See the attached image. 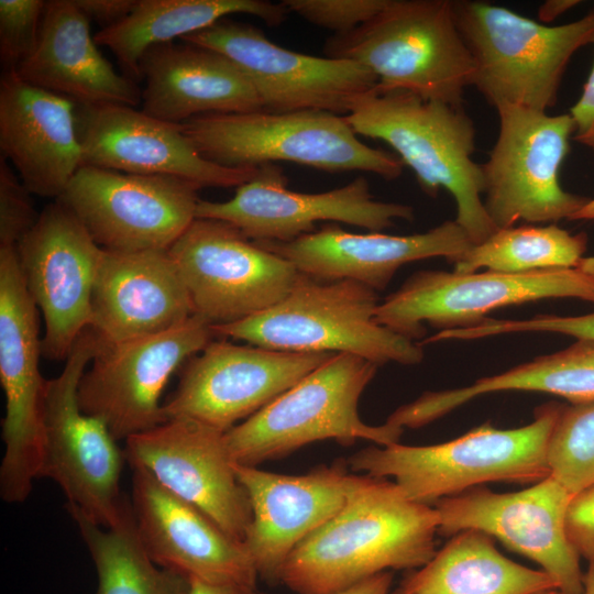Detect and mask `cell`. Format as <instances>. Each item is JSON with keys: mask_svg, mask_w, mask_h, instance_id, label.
Returning a JSON list of instances; mask_svg holds the SVG:
<instances>
[{"mask_svg": "<svg viewBox=\"0 0 594 594\" xmlns=\"http://www.w3.org/2000/svg\"><path fill=\"white\" fill-rule=\"evenodd\" d=\"M439 516L386 477L359 475L342 509L304 539L279 583L297 594H333L377 573L413 570L436 553Z\"/></svg>", "mask_w": 594, "mask_h": 594, "instance_id": "6da1fadb", "label": "cell"}, {"mask_svg": "<svg viewBox=\"0 0 594 594\" xmlns=\"http://www.w3.org/2000/svg\"><path fill=\"white\" fill-rule=\"evenodd\" d=\"M345 117L358 135L387 143L427 195L449 191L457 207L454 221L473 244L497 230L484 207L483 172L472 158L476 130L463 105L376 89Z\"/></svg>", "mask_w": 594, "mask_h": 594, "instance_id": "7a4b0ae2", "label": "cell"}, {"mask_svg": "<svg viewBox=\"0 0 594 594\" xmlns=\"http://www.w3.org/2000/svg\"><path fill=\"white\" fill-rule=\"evenodd\" d=\"M561 407L550 402L526 426L498 429L486 422L439 444L371 446L351 455L348 468L391 476L410 499L427 505L490 482L537 483L550 475L548 443Z\"/></svg>", "mask_w": 594, "mask_h": 594, "instance_id": "3957f363", "label": "cell"}, {"mask_svg": "<svg viewBox=\"0 0 594 594\" xmlns=\"http://www.w3.org/2000/svg\"><path fill=\"white\" fill-rule=\"evenodd\" d=\"M328 57L367 68L378 90H405L462 105L474 63L455 24L452 0H389L369 22L333 35Z\"/></svg>", "mask_w": 594, "mask_h": 594, "instance_id": "277c9868", "label": "cell"}, {"mask_svg": "<svg viewBox=\"0 0 594 594\" xmlns=\"http://www.w3.org/2000/svg\"><path fill=\"white\" fill-rule=\"evenodd\" d=\"M376 292L350 279L322 280L300 273L289 293L248 319L216 324V336L297 353H349L376 365H415L424 351L375 320Z\"/></svg>", "mask_w": 594, "mask_h": 594, "instance_id": "5b68a950", "label": "cell"}, {"mask_svg": "<svg viewBox=\"0 0 594 594\" xmlns=\"http://www.w3.org/2000/svg\"><path fill=\"white\" fill-rule=\"evenodd\" d=\"M452 8L474 63L473 86L495 108L546 112L557 103L571 57L594 43V11L549 26L487 1L452 0Z\"/></svg>", "mask_w": 594, "mask_h": 594, "instance_id": "8992f818", "label": "cell"}, {"mask_svg": "<svg viewBox=\"0 0 594 594\" xmlns=\"http://www.w3.org/2000/svg\"><path fill=\"white\" fill-rule=\"evenodd\" d=\"M378 365L363 358L337 353L271 404L224 432L235 464H257L289 455L321 440L352 446L371 440L397 443L404 429L385 422L365 424L359 415L360 397Z\"/></svg>", "mask_w": 594, "mask_h": 594, "instance_id": "52a82bcc", "label": "cell"}, {"mask_svg": "<svg viewBox=\"0 0 594 594\" xmlns=\"http://www.w3.org/2000/svg\"><path fill=\"white\" fill-rule=\"evenodd\" d=\"M182 127L204 157L224 167L290 162L328 173L367 172L388 180L403 172L398 157L366 145L345 116L329 111L207 114Z\"/></svg>", "mask_w": 594, "mask_h": 594, "instance_id": "ba28073f", "label": "cell"}, {"mask_svg": "<svg viewBox=\"0 0 594 594\" xmlns=\"http://www.w3.org/2000/svg\"><path fill=\"white\" fill-rule=\"evenodd\" d=\"M97 349L98 338L88 328L61 374L46 381L40 477L58 484L69 514L110 528L122 519L131 501L120 490L123 450L103 421L85 414L78 403L79 382Z\"/></svg>", "mask_w": 594, "mask_h": 594, "instance_id": "9c48e42d", "label": "cell"}, {"mask_svg": "<svg viewBox=\"0 0 594 594\" xmlns=\"http://www.w3.org/2000/svg\"><path fill=\"white\" fill-rule=\"evenodd\" d=\"M499 129L488 160L481 164L484 207L497 229L528 223H556L571 218L588 197L564 190L560 167L576 124L570 113L514 105L495 108Z\"/></svg>", "mask_w": 594, "mask_h": 594, "instance_id": "30bf717a", "label": "cell"}, {"mask_svg": "<svg viewBox=\"0 0 594 594\" xmlns=\"http://www.w3.org/2000/svg\"><path fill=\"white\" fill-rule=\"evenodd\" d=\"M37 307L20 268L16 246L0 245V381L6 398L4 453L0 496L24 502L40 477L43 457V398Z\"/></svg>", "mask_w": 594, "mask_h": 594, "instance_id": "8fae6325", "label": "cell"}, {"mask_svg": "<svg viewBox=\"0 0 594 594\" xmlns=\"http://www.w3.org/2000/svg\"><path fill=\"white\" fill-rule=\"evenodd\" d=\"M548 298L594 302V287L578 268L522 274L420 271L378 304L375 320L415 341L426 334L425 323L440 331L470 328L494 309Z\"/></svg>", "mask_w": 594, "mask_h": 594, "instance_id": "7c38bea8", "label": "cell"}, {"mask_svg": "<svg viewBox=\"0 0 594 594\" xmlns=\"http://www.w3.org/2000/svg\"><path fill=\"white\" fill-rule=\"evenodd\" d=\"M195 315L212 326L241 321L279 302L300 272L233 224L196 218L168 250Z\"/></svg>", "mask_w": 594, "mask_h": 594, "instance_id": "4fadbf2b", "label": "cell"}, {"mask_svg": "<svg viewBox=\"0 0 594 594\" xmlns=\"http://www.w3.org/2000/svg\"><path fill=\"white\" fill-rule=\"evenodd\" d=\"M215 337L212 324L194 315L157 334L119 343L98 339L79 382L81 410L103 421L117 441L160 426L166 421L161 395L168 380Z\"/></svg>", "mask_w": 594, "mask_h": 594, "instance_id": "5bb4252c", "label": "cell"}, {"mask_svg": "<svg viewBox=\"0 0 594 594\" xmlns=\"http://www.w3.org/2000/svg\"><path fill=\"white\" fill-rule=\"evenodd\" d=\"M182 40L228 57L253 84L263 109L272 112L349 114L378 86L359 63L293 52L273 43L258 28L227 18Z\"/></svg>", "mask_w": 594, "mask_h": 594, "instance_id": "9a60e30c", "label": "cell"}, {"mask_svg": "<svg viewBox=\"0 0 594 594\" xmlns=\"http://www.w3.org/2000/svg\"><path fill=\"white\" fill-rule=\"evenodd\" d=\"M187 180L82 165L58 198L106 251L169 250L196 219Z\"/></svg>", "mask_w": 594, "mask_h": 594, "instance_id": "2e32d148", "label": "cell"}, {"mask_svg": "<svg viewBox=\"0 0 594 594\" xmlns=\"http://www.w3.org/2000/svg\"><path fill=\"white\" fill-rule=\"evenodd\" d=\"M337 353H297L211 340L190 358L163 404L166 418L193 419L227 432Z\"/></svg>", "mask_w": 594, "mask_h": 594, "instance_id": "e0dca14e", "label": "cell"}, {"mask_svg": "<svg viewBox=\"0 0 594 594\" xmlns=\"http://www.w3.org/2000/svg\"><path fill=\"white\" fill-rule=\"evenodd\" d=\"M572 497L551 475L518 492L495 493L476 486L433 504L438 535L481 530L537 562L564 594H582L581 557L566 532Z\"/></svg>", "mask_w": 594, "mask_h": 594, "instance_id": "ac0fdd59", "label": "cell"}, {"mask_svg": "<svg viewBox=\"0 0 594 594\" xmlns=\"http://www.w3.org/2000/svg\"><path fill=\"white\" fill-rule=\"evenodd\" d=\"M226 201H199L196 218L229 222L256 242H290L315 231L320 221L341 222L380 232L395 220L411 221L409 205L375 200L365 177L323 193H299L287 187L277 164L256 168Z\"/></svg>", "mask_w": 594, "mask_h": 594, "instance_id": "d6986e66", "label": "cell"}, {"mask_svg": "<svg viewBox=\"0 0 594 594\" xmlns=\"http://www.w3.org/2000/svg\"><path fill=\"white\" fill-rule=\"evenodd\" d=\"M26 288L44 319L42 354L66 360L90 327L103 250L61 200L47 205L16 245Z\"/></svg>", "mask_w": 594, "mask_h": 594, "instance_id": "ffe728a7", "label": "cell"}, {"mask_svg": "<svg viewBox=\"0 0 594 594\" xmlns=\"http://www.w3.org/2000/svg\"><path fill=\"white\" fill-rule=\"evenodd\" d=\"M123 452L131 469L146 471L243 542L252 507L224 432L193 419L173 418L128 438Z\"/></svg>", "mask_w": 594, "mask_h": 594, "instance_id": "44dd1931", "label": "cell"}, {"mask_svg": "<svg viewBox=\"0 0 594 594\" xmlns=\"http://www.w3.org/2000/svg\"><path fill=\"white\" fill-rule=\"evenodd\" d=\"M82 165L138 175L170 176L202 187H239L257 167L230 168L201 155L182 124L134 107L77 105Z\"/></svg>", "mask_w": 594, "mask_h": 594, "instance_id": "7402d4cb", "label": "cell"}, {"mask_svg": "<svg viewBox=\"0 0 594 594\" xmlns=\"http://www.w3.org/2000/svg\"><path fill=\"white\" fill-rule=\"evenodd\" d=\"M337 460L301 475L274 473L234 464L252 507L243 544L258 579L279 583L282 568L293 550L345 505L359 475Z\"/></svg>", "mask_w": 594, "mask_h": 594, "instance_id": "603a6c76", "label": "cell"}, {"mask_svg": "<svg viewBox=\"0 0 594 594\" xmlns=\"http://www.w3.org/2000/svg\"><path fill=\"white\" fill-rule=\"evenodd\" d=\"M132 470L136 530L158 566L207 583L256 587L258 575L243 542L146 471Z\"/></svg>", "mask_w": 594, "mask_h": 594, "instance_id": "cb8c5ba5", "label": "cell"}, {"mask_svg": "<svg viewBox=\"0 0 594 594\" xmlns=\"http://www.w3.org/2000/svg\"><path fill=\"white\" fill-rule=\"evenodd\" d=\"M258 243L302 274L322 280L350 279L375 292L385 289L407 263L437 256L454 263L473 245L454 220L408 235L352 233L331 223L290 242Z\"/></svg>", "mask_w": 594, "mask_h": 594, "instance_id": "d4e9b609", "label": "cell"}, {"mask_svg": "<svg viewBox=\"0 0 594 594\" xmlns=\"http://www.w3.org/2000/svg\"><path fill=\"white\" fill-rule=\"evenodd\" d=\"M194 315L188 289L168 250H103L89 327L101 342L165 332Z\"/></svg>", "mask_w": 594, "mask_h": 594, "instance_id": "484cf974", "label": "cell"}, {"mask_svg": "<svg viewBox=\"0 0 594 594\" xmlns=\"http://www.w3.org/2000/svg\"><path fill=\"white\" fill-rule=\"evenodd\" d=\"M76 108L14 72L1 76V155L34 195L58 199L82 166Z\"/></svg>", "mask_w": 594, "mask_h": 594, "instance_id": "4316f807", "label": "cell"}, {"mask_svg": "<svg viewBox=\"0 0 594 594\" xmlns=\"http://www.w3.org/2000/svg\"><path fill=\"white\" fill-rule=\"evenodd\" d=\"M142 111L182 124L207 114L264 110L253 84L228 57L191 43L148 48L141 58Z\"/></svg>", "mask_w": 594, "mask_h": 594, "instance_id": "83f0119b", "label": "cell"}, {"mask_svg": "<svg viewBox=\"0 0 594 594\" xmlns=\"http://www.w3.org/2000/svg\"><path fill=\"white\" fill-rule=\"evenodd\" d=\"M97 45L90 20L75 0L45 1L37 44L14 73L76 105L135 107L142 91L114 70Z\"/></svg>", "mask_w": 594, "mask_h": 594, "instance_id": "f1b7e54d", "label": "cell"}, {"mask_svg": "<svg viewBox=\"0 0 594 594\" xmlns=\"http://www.w3.org/2000/svg\"><path fill=\"white\" fill-rule=\"evenodd\" d=\"M504 391L547 393L570 404L594 400V341L576 340L563 350L479 378L465 387L424 393L403 406L402 417L409 428H419L477 396Z\"/></svg>", "mask_w": 594, "mask_h": 594, "instance_id": "f546056e", "label": "cell"}, {"mask_svg": "<svg viewBox=\"0 0 594 594\" xmlns=\"http://www.w3.org/2000/svg\"><path fill=\"white\" fill-rule=\"evenodd\" d=\"M400 587L408 594H536L557 585L543 570L503 556L490 535L465 529L450 537Z\"/></svg>", "mask_w": 594, "mask_h": 594, "instance_id": "4dcf8cb0", "label": "cell"}, {"mask_svg": "<svg viewBox=\"0 0 594 594\" xmlns=\"http://www.w3.org/2000/svg\"><path fill=\"white\" fill-rule=\"evenodd\" d=\"M237 13L277 25L289 12L282 2L263 0H138L125 19L94 37L111 50L128 73L139 77L141 58L148 48L182 40Z\"/></svg>", "mask_w": 594, "mask_h": 594, "instance_id": "1f68e13d", "label": "cell"}, {"mask_svg": "<svg viewBox=\"0 0 594 594\" xmlns=\"http://www.w3.org/2000/svg\"><path fill=\"white\" fill-rule=\"evenodd\" d=\"M94 561V594H189V578L158 566L139 537L132 506L113 527L70 514Z\"/></svg>", "mask_w": 594, "mask_h": 594, "instance_id": "d6a6232c", "label": "cell"}, {"mask_svg": "<svg viewBox=\"0 0 594 594\" xmlns=\"http://www.w3.org/2000/svg\"><path fill=\"white\" fill-rule=\"evenodd\" d=\"M585 232L573 234L556 223L497 229L473 244L457 262L454 272L477 270L522 274L552 268H576L587 249Z\"/></svg>", "mask_w": 594, "mask_h": 594, "instance_id": "836d02e7", "label": "cell"}, {"mask_svg": "<svg viewBox=\"0 0 594 594\" xmlns=\"http://www.w3.org/2000/svg\"><path fill=\"white\" fill-rule=\"evenodd\" d=\"M547 458L550 475L572 495L594 486V400L562 404Z\"/></svg>", "mask_w": 594, "mask_h": 594, "instance_id": "e575fe53", "label": "cell"}, {"mask_svg": "<svg viewBox=\"0 0 594 594\" xmlns=\"http://www.w3.org/2000/svg\"><path fill=\"white\" fill-rule=\"evenodd\" d=\"M45 1L0 0V59L3 73L15 72L32 54L40 35Z\"/></svg>", "mask_w": 594, "mask_h": 594, "instance_id": "d590c367", "label": "cell"}, {"mask_svg": "<svg viewBox=\"0 0 594 594\" xmlns=\"http://www.w3.org/2000/svg\"><path fill=\"white\" fill-rule=\"evenodd\" d=\"M389 0H284L288 12L334 32L355 30L378 14Z\"/></svg>", "mask_w": 594, "mask_h": 594, "instance_id": "8d00e7d4", "label": "cell"}, {"mask_svg": "<svg viewBox=\"0 0 594 594\" xmlns=\"http://www.w3.org/2000/svg\"><path fill=\"white\" fill-rule=\"evenodd\" d=\"M32 193L0 156V245L16 246L34 227L40 215L34 208Z\"/></svg>", "mask_w": 594, "mask_h": 594, "instance_id": "74e56055", "label": "cell"}, {"mask_svg": "<svg viewBox=\"0 0 594 594\" xmlns=\"http://www.w3.org/2000/svg\"><path fill=\"white\" fill-rule=\"evenodd\" d=\"M517 332H553L576 340L594 341V310L581 316L538 315L524 320H499L488 317L480 324L463 330L462 336L465 340H475Z\"/></svg>", "mask_w": 594, "mask_h": 594, "instance_id": "f35d334b", "label": "cell"}, {"mask_svg": "<svg viewBox=\"0 0 594 594\" xmlns=\"http://www.w3.org/2000/svg\"><path fill=\"white\" fill-rule=\"evenodd\" d=\"M566 532L579 556L594 561V486L573 495L566 513Z\"/></svg>", "mask_w": 594, "mask_h": 594, "instance_id": "ab89813d", "label": "cell"}, {"mask_svg": "<svg viewBox=\"0 0 594 594\" xmlns=\"http://www.w3.org/2000/svg\"><path fill=\"white\" fill-rule=\"evenodd\" d=\"M75 3L90 21L101 24L103 30L125 19L138 0H75Z\"/></svg>", "mask_w": 594, "mask_h": 594, "instance_id": "60d3db41", "label": "cell"}, {"mask_svg": "<svg viewBox=\"0 0 594 594\" xmlns=\"http://www.w3.org/2000/svg\"><path fill=\"white\" fill-rule=\"evenodd\" d=\"M570 114L576 124L574 136L584 134L594 127V64L583 87V92L570 109Z\"/></svg>", "mask_w": 594, "mask_h": 594, "instance_id": "b9f144b4", "label": "cell"}, {"mask_svg": "<svg viewBox=\"0 0 594 594\" xmlns=\"http://www.w3.org/2000/svg\"><path fill=\"white\" fill-rule=\"evenodd\" d=\"M392 582L393 573L384 571L333 594H391Z\"/></svg>", "mask_w": 594, "mask_h": 594, "instance_id": "7bdbcfd3", "label": "cell"}, {"mask_svg": "<svg viewBox=\"0 0 594 594\" xmlns=\"http://www.w3.org/2000/svg\"><path fill=\"white\" fill-rule=\"evenodd\" d=\"M189 594H260L256 587L243 584H213L189 578Z\"/></svg>", "mask_w": 594, "mask_h": 594, "instance_id": "ee69618b", "label": "cell"}, {"mask_svg": "<svg viewBox=\"0 0 594 594\" xmlns=\"http://www.w3.org/2000/svg\"><path fill=\"white\" fill-rule=\"evenodd\" d=\"M580 3L579 0H548L540 6L538 18L543 24L550 23Z\"/></svg>", "mask_w": 594, "mask_h": 594, "instance_id": "f6af8a7d", "label": "cell"}, {"mask_svg": "<svg viewBox=\"0 0 594 594\" xmlns=\"http://www.w3.org/2000/svg\"><path fill=\"white\" fill-rule=\"evenodd\" d=\"M594 287V255L584 256L576 267Z\"/></svg>", "mask_w": 594, "mask_h": 594, "instance_id": "bcb514c9", "label": "cell"}, {"mask_svg": "<svg viewBox=\"0 0 594 594\" xmlns=\"http://www.w3.org/2000/svg\"><path fill=\"white\" fill-rule=\"evenodd\" d=\"M594 594V561L588 562V568L583 573V593Z\"/></svg>", "mask_w": 594, "mask_h": 594, "instance_id": "7dc6e473", "label": "cell"}, {"mask_svg": "<svg viewBox=\"0 0 594 594\" xmlns=\"http://www.w3.org/2000/svg\"><path fill=\"white\" fill-rule=\"evenodd\" d=\"M571 220H591L594 221V198H590L587 204L581 208Z\"/></svg>", "mask_w": 594, "mask_h": 594, "instance_id": "c3c4849f", "label": "cell"}, {"mask_svg": "<svg viewBox=\"0 0 594 594\" xmlns=\"http://www.w3.org/2000/svg\"><path fill=\"white\" fill-rule=\"evenodd\" d=\"M576 142L590 147L594 152V127L584 134L573 138Z\"/></svg>", "mask_w": 594, "mask_h": 594, "instance_id": "681fc988", "label": "cell"}, {"mask_svg": "<svg viewBox=\"0 0 594 594\" xmlns=\"http://www.w3.org/2000/svg\"><path fill=\"white\" fill-rule=\"evenodd\" d=\"M536 594H564V593L561 592L560 590L552 588V590L542 591Z\"/></svg>", "mask_w": 594, "mask_h": 594, "instance_id": "f907efd6", "label": "cell"}, {"mask_svg": "<svg viewBox=\"0 0 594 594\" xmlns=\"http://www.w3.org/2000/svg\"><path fill=\"white\" fill-rule=\"evenodd\" d=\"M391 594H408L405 592L400 586L396 588L394 592H391Z\"/></svg>", "mask_w": 594, "mask_h": 594, "instance_id": "816d5d0a", "label": "cell"}]
</instances>
